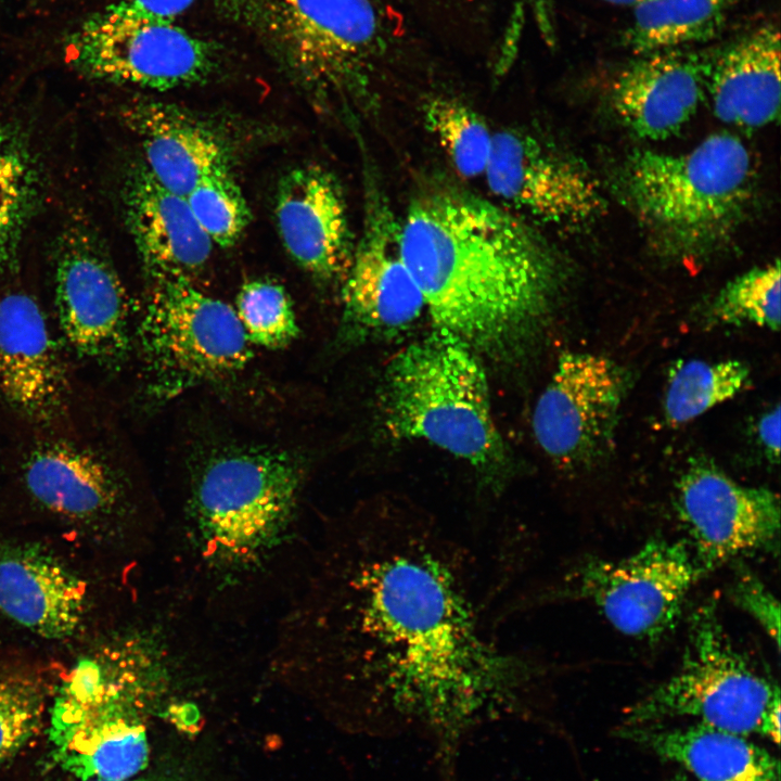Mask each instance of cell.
I'll return each instance as SVG.
<instances>
[{"label": "cell", "mask_w": 781, "mask_h": 781, "mask_svg": "<svg viewBox=\"0 0 781 781\" xmlns=\"http://www.w3.org/2000/svg\"><path fill=\"white\" fill-rule=\"evenodd\" d=\"M485 176L496 196L547 223L585 226L605 207L600 183L585 165L521 131L492 136Z\"/></svg>", "instance_id": "14"}, {"label": "cell", "mask_w": 781, "mask_h": 781, "mask_svg": "<svg viewBox=\"0 0 781 781\" xmlns=\"http://www.w3.org/2000/svg\"><path fill=\"white\" fill-rule=\"evenodd\" d=\"M380 411L390 437L427 441L500 486L507 450L487 376L477 354L457 336L436 329L400 350L385 370Z\"/></svg>", "instance_id": "3"}, {"label": "cell", "mask_w": 781, "mask_h": 781, "mask_svg": "<svg viewBox=\"0 0 781 781\" xmlns=\"http://www.w3.org/2000/svg\"><path fill=\"white\" fill-rule=\"evenodd\" d=\"M0 393L38 422L59 417L67 399L66 373L47 320L22 292L0 298Z\"/></svg>", "instance_id": "19"}, {"label": "cell", "mask_w": 781, "mask_h": 781, "mask_svg": "<svg viewBox=\"0 0 781 781\" xmlns=\"http://www.w3.org/2000/svg\"><path fill=\"white\" fill-rule=\"evenodd\" d=\"M399 246L436 329L476 354L501 357L525 347L562 285L561 263L535 229L453 187L411 202Z\"/></svg>", "instance_id": "2"}, {"label": "cell", "mask_w": 781, "mask_h": 781, "mask_svg": "<svg viewBox=\"0 0 781 781\" xmlns=\"http://www.w3.org/2000/svg\"><path fill=\"white\" fill-rule=\"evenodd\" d=\"M620 735L681 765L697 781H780V764L746 735L695 722L624 726Z\"/></svg>", "instance_id": "24"}, {"label": "cell", "mask_w": 781, "mask_h": 781, "mask_svg": "<svg viewBox=\"0 0 781 781\" xmlns=\"http://www.w3.org/2000/svg\"><path fill=\"white\" fill-rule=\"evenodd\" d=\"M362 234L343 280L346 320L363 330L397 332L425 308L422 293L400 254L399 222L377 190L367 201Z\"/></svg>", "instance_id": "16"}, {"label": "cell", "mask_w": 781, "mask_h": 781, "mask_svg": "<svg viewBox=\"0 0 781 781\" xmlns=\"http://www.w3.org/2000/svg\"><path fill=\"white\" fill-rule=\"evenodd\" d=\"M185 199L196 222L214 245L233 246L249 225V206L230 170L204 177Z\"/></svg>", "instance_id": "30"}, {"label": "cell", "mask_w": 781, "mask_h": 781, "mask_svg": "<svg viewBox=\"0 0 781 781\" xmlns=\"http://www.w3.org/2000/svg\"><path fill=\"white\" fill-rule=\"evenodd\" d=\"M739 0H650L635 7L622 43L637 54L706 42L722 30Z\"/></svg>", "instance_id": "26"}, {"label": "cell", "mask_w": 781, "mask_h": 781, "mask_svg": "<svg viewBox=\"0 0 781 781\" xmlns=\"http://www.w3.org/2000/svg\"><path fill=\"white\" fill-rule=\"evenodd\" d=\"M617 184L653 238L688 256L712 248L738 226L752 196L753 165L738 137L715 133L682 153L632 152Z\"/></svg>", "instance_id": "4"}, {"label": "cell", "mask_w": 781, "mask_h": 781, "mask_svg": "<svg viewBox=\"0 0 781 781\" xmlns=\"http://www.w3.org/2000/svg\"><path fill=\"white\" fill-rule=\"evenodd\" d=\"M44 708L42 686L17 670H0V765L38 732Z\"/></svg>", "instance_id": "33"}, {"label": "cell", "mask_w": 781, "mask_h": 781, "mask_svg": "<svg viewBox=\"0 0 781 781\" xmlns=\"http://www.w3.org/2000/svg\"><path fill=\"white\" fill-rule=\"evenodd\" d=\"M704 573L687 541L655 538L624 558L587 563L569 591L623 635L656 641L675 628Z\"/></svg>", "instance_id": "10"}, {"label": "cell", "mask_w": 781, "mask_h": 781, "mask_svg": "<svg viewBox=\"0 0 781 781\" xmlns=\"http://www.w3.org/2000/svg\"><path fill=\"white\" fill-rule=\"evenodd\" d=\"M195 0H120L119 3L141 14L175 21Z\"/></svg>", "instance_id": "35"}, {"label": "cell", "mask_w": 781, "mask_h": 781, "mask_svg": "<svg viewBox=\"0 0 781 781\" xmlns=\"http://www.w3.org/2000/svg\"><path fill=\"white\" fill-rule=\"evenodd\" d=\"M668 781H689L687 776L683 773L675 774L673 778H670Z\"/></svg>", "instance_id": "39"}, {"label": "cell", "mask_w": 781, "mask_h": 781, "mask_svg": "<svg viewBox=\"0 0 781 781\" xmlns=\"http://www.w3.org/2000/svg\"><path fill=\"white\" fill-rule=\"evenodd\" d=\"M730 594L734 603L752 616L772 639L777 649L780 643V607L778 600L753 573L739 572L733 579Z\"/></svg>", "instance_id": "34"}, {"label": "cell", "mask_w": 781, "mask_h": 781, "mask_svg": "<svg viewBox=\"0 0 781 781\" xmlns=\"http://www.w3.org/2000/svg\"><path fill=\"white\" fill-rule=\"evenodd\" d=\"M517 7L521 15V11L523 10L525 4H528L535 12L536 16L538 17V21L540 23V27L545 33H548L550 29V26L548 24V0H516Z\"/></svg>", "instance_id": "37"}, {"label": "cell", "mask_w": 781, "mask_h": 781, "mask_svg": "<svg viewBox=\"0 0 781 781\" xmlns=\"http://www.w3.org/2000/svg\"><path fill=\"white\" fill-rule=\"evenodd\" d=\"M303 89L357 88L382 49L370 0H216Z\"/></svg>", "instance_id": "6"}, {"label": "cell", "mask_w": 781, "mask_h": 781, "mask_svg": "<svg viewBox=\"0 0 781 781\" xmlns=\"http://www.w3.org/2000/svg\"><path fill=\"white\" fill-rule=\"evenodd\" d=\"M331 566L327 668L364 708L461 719L513 705L541 676L486 632L466 552L425 515L373 508Z\"/></svg>", "instance_id": "1"}, {"label": "cell", "mask_w": 781, "mask_h": 781, "mask_svg": "<svg viewBox=\"0 0 781 781\" xmlns=\"http://www.w3.org/2000/svg\"><path fill=\"white\" fill-rule=\"evenodd\" d=\"M680 717L742 735L760 734L777 744L780 741L779 688L733 645L713 600L691 614L688 642L676 673L633 704L624 725Z\"/></svg>", "instance_id": "5"}, {"label": "cell", "mask_w": 781, "mask_h": 781, "mask_svg": "<svg viewBox=\"0 0 781 781\" xmlns=\"http://www.w3.org/2000/svg\"><path fill=\"white\" fill-rule=\"evenodd\" d=\"M55 308L62 333L78 355L113 364L127 353L128 296L112 263L87 230L67 232L60 245Z\"/></svg>", "instance_id": "15"}, {"label": "cell", "mask_w": 781, "mask_h": 781, "mask_svg": "<svg viewBox=\"0 0 781 781\" xmlns=\"http://www.w3.org/2000/svg\"><path fill=\"white\" fill-rule=\"evenodd\" d=\"M123 197L127 226L148 277L192 278L207 265L214 244L187 199L162 187L143 164L131 170Z\"/></svg>", "instance_id": "20"}, {"label": "cell", "mask_w": 781, "mask_h": 781, "mask_svg": "<svg viewBox=\"0 0 781 781\" xmlns=\"http://www.w3.org/2000/svg\"><path fill=\"white\" fill-rule=\"evenodd\" d=\"M274 217L294 263L316 280H344L354 245L346 202L336 178L319 165H300L278 183Z\"/></svg>", "instance_id": "17"}, {"label": "cell", "mask_w": 781, "mask_h": 781, "mask_svg": "<svg viewBox=\"0 0 781 781\" xmlns=\"http://www.w3.org/2000/svg\"><path fill=\"white\" fill-rule=\"evenodd\" d=\"M676 503L687 542L705 572L778 543L779 497L768 488L741 485L712 464L697 462L682 474Z\"/></svg>", "instance_id": "13"}, {"label": "cell", "mask_w": 781, "mask_h": 781, "mask_svg": "<svg viewBox=\"0 0 781 781\" xmlns=\"http://www.w3.org/2000/svg\"><path fill=\"white\" fill-rule=\"evenodd\" d=\"M751 383L750 367L737 359L688 360L673 370L664 399L668 423H688L735 397Z\"/></svg>", "instance_id": "27"}, {"label": "cell", "mask_w": 781, "mask_h": 781, "mask_svg": "<svg viewBox=\"0 0 781 781\" xmlns=\"http://www.w3.org/2000/svg\"><path fill=\"white\" fill-rule=\"evenodd\" d=\"M125 119L140 140L144 167L175 194L185 197L204 177L230 170L227 142L179 107L138 102L127 107Z\"/></svg>", "instance_id": "21"}, {"label": "cell", "mask_w": 781, "mask_h": 781, "mask_svg": "<svg viewBox=\"0 0 781 781\" xmlns=\"http://www.w3.org/2000/svg\"><path fill=\"white\" fill-rule=\"evenodd\" d=\"M780 31L754 28L714 51L707 76L714 114L732 126L757 129L780 115Z\"/></svg>", "instance_id": "23"}, {"label": "cell", "mask_w": 781, "mask_h": 781, "mask_svg": "<svg viewBox=\"0 0 781 781\" xmlns=\"http://www.w3.org/2000/svg\"><path fill=\"white\" fill-rule=\"evenodd\" d=\"M606 2L617 4V5H627V7H637L639 4H642L644 2H648L650 0H604Z\"/></svg>", "instance_id": "38"}, {"label": "cell", "mask_w": 781, "mask_h": 781, "mask_svg": "<svg viewBox=\"0 0 781 781\" xmlns=\"http://www.w3.org/2000/svg\"><path fill=\"white\" fill-rule=\"evenodd\" d=\"M34 196L29 158L18 141L0 128V264L15 252Z\"/></svg>", "instance_id": "32"}, {"label": "cell", "mask_w": 781, "mask_h": 781, "mask_svg": "<svg viewBox=\"0 0 781 781\" xmlns=\"http://www.w3.org/2000/svg\"><path fill=\"white\" fill-rule=\"evenodd\" d=\"M75 781H84V780H75ZM86 781H104V780H86ZM124 781H146V780H139V779L132 778V779L124 780Z\"/></svg>", "instance_id": "40"}, {"label": "cell", "mask_w": 781, "mask_h": 781, "mask_svg": "<svg viewBox=\"0 0 781 781\" xmlns=\"http://www.w3.org/2000/svg\"><path fill=\"white\" fill-rule=\"evenodd\" d=\"M236 315L251 344L266 348L289 345L298 328L289 295L278 283L252 280L236 296Z\"/></svg>", "instance_id": "31"}, {"label": "cell", "mask_w": 781, "mask_h": 781, "mask_svg": "<svg viewBox=\"0 0 781 781\" xmlns=\"http://www.w3.org/2000/svg\"><path fill=\"white\" fill-rule=\"evenodd\" d=\"M296 458L270 447H231L212 456L193 486L204 548L226 564L257 559L284 532L303 482Z\"/></svg>", "instance_id": "7"}, {"label": "cell", "mask_w": 781, "mask_h": 781, "mask_svg": "<svg viewBox=\"0 0 781 781\" xmlns=\"http://www.w3.org/2000/svg\"><path fill=\"white\" fill-rule=\"evenodd\" d=\"M757 436L767 457L778 462L780 456V407L765 412L757 423Z\"/></svg>", "instance_id": "36"}, {"label": "cell", "mask_w": 781, "mask_h": 781, "mask_svg": "<svg viewBox=\"0 0 781 781\" xmlns=\"http://www.w3.org/2000/svg\"><path fill=\"white\" fill-rule=\"evenodd\" d=\"M85 584L35 545L0 547V610L44 638L72 635L85 611Z\"/></svg>", "instance_id": "22"}, {"label": "cell", "mask_w": 781, "mask_h": 781, "mask_svg": "<svg viewBox=\"0 0 781 781\" xmlns=\"http://www.w3.org/2000/svg\"><path fill=\"white\" fill-rule=\"evenodd\" d=\"M629 382L627 371L607 357L563 353L533 413L540 448L565 469L603 459L614 444Z\"/></svg>", "instance_id": "12"}, {"label": "cell", "mask_w": 781, "mask_h": 781, "mask_svg": "<svg viewBox=\"0 0 781 781\" xmlns=\"http://www.w3.org/2000/svg\"><path fill=\"white\" fill-rule=\"evenodd\" d=\"M779 260L755 267L730 280L715 297L710 315L720 324L780 328Z\"/></svg>", "instance_id": "29"}, {"label": "cell", "mask_w": 781, "mask_h": 781, "mask_svg": "<svg viewBox=\"0 0 781 781\" xmlns=\"http://www.w3.org/2000/svg\"><path fill=\"white\" fill-rule=\"evenodd\" d=\"M29 494L59 515L90 521L111 513L120 498L118 481L106 462L68 443L37 447L24 464Z\"/></svg>", "instance_id": "25"}, {"label": "cell", "mask_w": 781, "mask_h": 781, "mask_svg": "<svg viewBox=\"0 0 781 781\" xmlns=\"http://www.w3.org/2000/svg\"><path fill=\"white\" fill-rule=\"evenodd\" d=\"M49 729L55 761L76 780H129L148 765L144 726L93 661H80L61 688Z\"/></svg>", "instance_id": "11"}, {"label": "cell", "mask_w": 781, "mask_h": 781, "mask_svg": "<svg viewBox=\"0 0 781 781\" xmlns=\"http://www.w3.org/2000/svg\"><path fill=\"white\" fill-rule=\"evenodd\" d=\"M423 115L426 128L460 175H485L494 135L477 113L457 99L435 97L424 104Z\"/></svg>", "instance_id": "28"}, {"label": "cell", "mask_w": 781, "mask_h": 781, "mask_svg": "<svg viewBox=\"0 0 781 781\" xmlns=\"http://www.w3.org/2000/svg\"><path fill=\"white\" fill-rule=\"evenodd\" d=\"M713 53L674 49L641 55L612 85L617 115L642 139L676 135L704 98Z\"/></svg>", "instance_id": "18"}, {"label": "cell", "mask_w": 781, "mask_h": 781, "mask_svg": "<svg viewBox=\"0 0 781 781\" xmlns=\"http://www.w3.org/2000/svg\"><path fill=\"white\" fill-rule=\"evenodd\" d=\"M149 280L139 335L156 395L172 396L244 368L251 343L235 309L185 276L163 273Z\"/></svg>", "instance_id": "8"}, {"label": "cell", "mask_w": 781, "mask_h": 781, "mask_svg": "<svg viewBox=\"0 0 781 781\" xmlns=\"http://www.w3.org/2000/svg\"><path fill=\"white\" fill-rule=\"evenodd\" d=\"M67 43L84 73L157 91L205 82L220 63L214 43L119 2L86 20Z\"/></svg>", "instance_id": "9"}]
</instances>
